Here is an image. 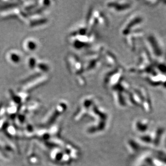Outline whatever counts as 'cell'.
Returning <instances> with one entry per match:
<instances>
[{
    "label": "cell",
    "instance_id": "cell-7",
    "mask_svg": "<svg viewBox=\"0 0 166 166\" xmlns=\"http://www.w3.org/2000/svg\"><path fill=\"white\" fill-rule=\"evenodd\" d=\"M124 79V69L118 65L105 75L104 86L106 88L111 89L120 83Z\"/></svg>",
    "mask_w": 166,
    "mask_h": 166
},
{
    "label": "cell",
    "instance_id": "cell-4",
    "mask_svg": "<svg viewBox=\"0 0 166 166\" xmlns=\"http://www.w3.org/2000/svg\"><path fill=\"white\" fill-rule=\"evenodd\" d=\"M144 17L140 13H134L125 20L120 28V33L123 37L137 31L142 29L141 26L144 22Z\"/></svg>",
    "mask_w": 166,
    "mask_h": 166
},
{
    "label": "cell",
    "instance_id": "cell-6",
    "mask_svg": "<svg viewBox=\"0 0 166 166\" xmlns=\"http://www.w3.org/2000/svg\"><path fill=\"white\" fill-rule=\"evenodd\" d=\"M48 79L49 76L47 74L42 75L31 74L23 81L22 86L21 87L20 90L29 93L44 84Z\"/></svg>",
    "mask_w": 166,
    "mask_h": 166
},
{
    "label": "cell",
    "instance_id": "cell-9",
    "mask_svg": "<svg viewBox=\"0 0 166 166\" xmlns=\"http://www.w3.org/2000/svg\"><path fill=\"white\" fill-rule=\"evenodd\" d=\"M132 1H111L106 2L105 6L110 11L115 14H123L133 7Z\"/></svg>",
    "mask_w": 166,
    "mask_h": 166
},
{
    "label": "cell",
    "instance_id": "cell-12",
    "mask_svg": "<svg viewBox=\"0 0 166 166\" xmlns=\"http://www.w3.org/2000/svg\"><path fill=\"white\" fill-rule=\"evenodd\" d=\"M7 59L9 62L14 65L19 64L22 61V55L21 53L16 50H11L7 53Z\"/></svg>",
    "mask_w": 166,
    "mask_h": 166
},
{
    "label": "cell",
    "instance_id": "cell-14",
    "mask_svg": "<svg viewBox=\"0 0 166 166\" xmlns=\"http://www.w3.org/2000/svg\"><path fill=\"white\" fill-rule=\"evenodd\" d=\"M38 62V60L35 57H30L27 60V65L28 67L31 69H33L35 68L37 65Z\"/></svg>",
    "mask_w": 166,
    "mask_h": 166
},
{
    "label": "cell",
    "instance_id": "cell-11",
    "mask_svg": "<svg viewBox=\"0 0 166 166\" xmlns=\"http://www.w3.org/2000/svg\"><path fill=\"white\" fill-rule=\"evenodd\" d=\"M103 62L104 64L111 67H116L118 66V62L116 55L109 50L104 49L102 55Z\"/></svg>",
    "mask_w": 166,
    "mask_h": 166
},
{
    "label": "cell",
    "instance_id": "cell-3",
    "mask_svg": "<svg viewBox=\"0 0 166 166\" xmlns=\"http://www.w3.org/2000/svg\"><path fill=\"white\" fill-rule=\"evenodd\" d=\"M66 61L68 69L73 75L75 76L78 84L80 86H86L87 81L84 75L86 73L83 61L74 54H69L67 55Z\"/></svg>",
    "mask_w": 166,
    "mask_h": 166
},
{
    "label": "cell",
    "instance_id": "cell-10",
    "mask_svg": "<svg viewBox=\"0 0 166 166\" xmlns=\"http://www.w3.org/2000/svg\"><path fill=\"white\" fill-rule=\"evenodd\" d=\"M48 22V20L43 14L29 15L27 23L30 27H36L43 25Z\"/></svg>",
    "mask_w": 166,
    "mask_h": 166
},
{
    "label": "cell",
    "instance_id": "cell-2",
    "mask_svg": "<svg viewBox=\"0 0 166 166\" xmlns=\"http://www.w3.org/2000/svg\"><path fill=\"white\" fill-rule=\"evenodd\" d=\"M105 48L100 45L96 46L86 54L83 61L85 73L93 72L98 69L103 62V52Z\"/></svg>",
    "mask_w": 166,
    "mask_h": 166
},
{
    "label": "cell",
    "instance_id": "cell-5",
    "mask_svg": "<svg viewBox=\"0 0 166 166\" xmlns=\"http://www.w3.org/2000/svg\"><path fill=\"white\" fill-rule=\"evenodd\" d=\"M109 24L108 18L102 11L95 8L89 10L86 18V25L88 28L94 29L96 26L107 28Z\"/></svg>",
    "mask_w": 166,
    "mask_h": 166
},
{
    "label": "cell",
    "instance_id": "cell-8",
    "mask_svg": "<svg viewBox=\"0 0 166 166\" xmlns=\"http://www.w3.org/2000/svg\"><path fill=\"white\" fill-rule=\"evenodd\" d=\"M145 43L146 44V46L148 48L147 50L151 56L156 58L161 57L162 50L157 37L154 34H149L145 37Z\"/></svg>",
    "mask_w": 166,
    "mask_h": 166
},
{
    "label": "cell",
    "instance_id": "cell-1",
    "mask_svg": "<svg viewBox=\"0 0 166 166\" xmlns=\"http://www.w3.org/2000/svg\"><path fill=\"white\" fill-rule=\"evenodd\" d=\"M96 38L94 29L88 28L86 25L79 27L70 33L68 42L73 48L80 50L90 47Z\"/></svg>",
    "mask_w": 166,
    "mask_h": 166
},
{
    "label": "cell",
    "instance_id": "cell-15",
    "mask_svg": "<svg viewBox=\"0 0 166 166\" xmlns=\"http://www.w3.org/2000/svg\"><path fill=\"white\" fill-rule=\"evenodd\" d=\"M160 2V1H145V3L146 4V5L150 7H155L158 6V3Z\"/></svg>",
    "mask_w": 166,
    "mask_h": 166
},
{
    "label": "cell",
    "instance_id": "cell-13",
    "mask_svg": "<svg viewBox=\"0 0 166 166\" xmlns=\"http://www.w3.org/2000/svg\"><path fill=\"white\" fill-rule=\"evenodd\" d=\"M23 47L27 52H32L35 51L38 47V44L35 39L28 38L25 39L23 43Z\"/></svg>",
    "mask_w": 166,
    "mask_h": 166
}]
</instances>
